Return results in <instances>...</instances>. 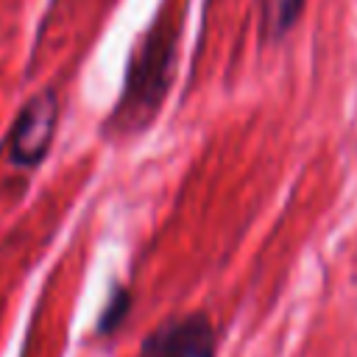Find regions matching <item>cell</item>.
Listing matches in <instances>:
<instances>
[{
  "label": "cell",
  "instance_id": "6da1fadb",
  "mask_svg": "<svg viewBox=\"0 0 357 357\" xmlns=\"http://www.w3.org/2000/svg\"><path fill=\"white\" fill-rule=\"evenodd\" d=\"M176 61V25L162 17L142 39V47L134 53L123 98L114 109L112 123L120 126H142L156 106L162 103L167 86H170V73Z\"/></svg>",
  "mask_w": 357,
  "mask_h": 357
},
{
  "label": "cell",
  "instance_id": "7a4b0ae2",
  "mask_svg": "<svg viewBox=\"0 0 357 357\" xmlns=\"http://www.w3.org/2000/svg\"><path fill=\"white\" fill-rule=\"evenodd\" d=\"M59 123V98L53 89L33 95L8 131V159L17 167H36L50 151Z\"/></svg>",
  "mask_w": 357,
  "mask_h": 357
},
{
  "label": "cell",
  "instance_id": "3957f363",
  "mask_svg": "<svg viewBox=\"0 0 357 357\" xmlns=\"http://www.w3.org/2000/svg\"><path fill=\"white\" fill-rule=\"evenodd\" d=\"M137 357H215V329L206 315H184L156 326Z\"/></svg>",
  "mask_w": 357,
  "mask_h": 357
},
{
  "label": "cell",
  "instance_id": "277c9868",
  "mask_svg": "<svg viewBox=\"0 0 357 357\" xmlns=\"http://www.w3.org/2000/svg\"><path fill=\"white\" fill-rule=\"evenodd\" d=\"M304 0H259V20L265 39H282L301 17Z\"/></svg>",
  "mask_w": 357,
  "mask_h": 357
},
{
  "label": "cell",
  "instance_id": "5b68a950",
  "mask_svg": "<svg viewBox=\"0 0 357 357\" xmlns=\"http://www.w3.org/2000/svg\"><path fill=\"white\" fill-rule=\"evenodd\" d=\"M128 312V293L126 290H114V296L109 298L106 310H103V318H100V332H112Z\"/></svg>",
  "mask_w": 357,
  "mask_h": 357
}]
</instances>
